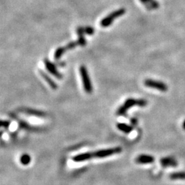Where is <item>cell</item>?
Masks as SVG:
<instances>
[{
    "label": "cell",
    "instance_id": "1",
    "mask_svg": "<svg viewBox=\"0 0 185 185\" xmlns=\"http://www.w3.org/2000/svg\"><path fill=\"white\" fill-rule=\"evenodd\" d=\"M147 104V101L144 99H134V98H128L126 99L122 106H121L118 108V110L117 111V115L119 116L124 115L128 111V110L133 107V106H140V107H144V106H146Z\"/></svg>",
    "mask_w": 185,
    "mask_h": 185
},
{
    "label": "cell",
    "instance_id": "2",
    "mask_svg": "<svg viewBox=\"0 0 185 185\" xmlns=\"http://www.w3.org/2000/svg\"><path fill=\"white\" fill-rule=\"evenodd\" d=\"M122 152V148L121 147H116L113 148L100 149V150L95 151V152H90L91 156L92 158H106L108 156H113L114 154H119Z\"/></svg>",
    "mask_w": 185,
    "mask_h": 185
},
{
    "label": "cell",
    "instance_id": "3",
    "mask_svg": "<svg viewBox=\"0 0 185 185\" xmlns=\"http://www.w3.org/2000/svg\"><path fill=\"white\" fill-rule=\"evenodd\" d=\"M126 13V9L125 8H120L117 10H115L113 12H111L110 15H108L107 17H105L101 21L100 25L103 28H107L108 26H110L113 24V21L115 19L118 18V17H121L123 15Z\"/></svg>",
    "mask_w": 185,
    "mask_h": 185
},
{
    "label": "cell",
    "instance_id": "4",
    "mask_svg": "<svg viewBox=\"0 0 185 185\" xmlns=\"http://www.w3.org/2000/svg\"><path fill=\"white\" fill-rule=\"evenodd\" d=\"M80 74L82 80L84 89L87 93H91L92 91V86L88 71H87L85 66H80Z\"/></svg>",
    "mask_w": 185,
    "mask_h": 185
},
{
    "label": "cell",
    "instance_id": "5",
    "mask_svg": "<svg viewBox=\"0 0 185 185\" xmlns=\"http://www.w3.org/2000/svg\"><path fill=\"white\" fill-rule=\"evenodd\" d=\"M144 84L149 88H154V89L158 90L162 92H166L168 90V86L166 84L161 81L155 80L146 79L144 81Z\"/></svg>",
    "mask_w": 185,
    "mask_h": 185
},
{
    "label": "cell",
    "instance_id": "6",
    "mask_svg": "<svg viewBox=\"0 0 185 185\" xmlns=\"http://www.w3.org/2000/svg\"><path fill=\"white\" fill-rule=\"evenodd\" d=\"M43 61L44 63H45L46 69H47V70L51 74H52L54 77L58 78V79H62V78H63V75L58 72L56 65H55L54 63H52L51 61H49L47 58L44 59Z\"/></svg>",
    "mask_w": 185,
    "mask_h": 185
},
{
    "label": "cell",
    "instance_id": "7",
    "mask_svg": "<svg viewBox=\"0 0 185 185\" xmlns=\"http://www.w3.org/2000/svg\"><path fill=\"white\" fill-rule=\"evenodd\" d=\"M154 161H155L154 157L146 154H140L135 159V162L138 164H149V163H154Z\"/></svg>",
    "mask_w": 185,
    "mask_h": 185
},
{
    "label": "cell",
    "instance_id": "8",
    "mask_svg": "<svg viewBox=\"0 0 185 185\" xmlns=\"http://www.w3.org/2000/svg\"><path fill=\"white\" fill-rule=\"evenodd\" d=\"M140 1L149 10L158 9L160 6L159 3L156 0H140Z\"/></svg>",
    "mask_w": 185,
    "mask_h": 185
},
{
    "label": "cell",
    "instance_id": "9",
    "mask_svg": "<svg viewBox=\"0 0 185 185\" xmlns=\"http://www.w3.org/2000/svg\"><path fill=\"white\" fill-rule=\"evenodd\" d=\"M92 158L91 156V153L90 152H86L83 153V154H79L78 155L74 156V157L72 158V160L75 162H77V163H79V162H84L88 161V160H90Z\"/></svg>",
    "mask_w": 185,
    "mask_h": 185
},
{
    "label": "cell",
    "instance_id": "10",
    "mask_svg": "<svg viewBox=\"0 0 185 185\" xmlns=\"http://www.w3.org/2000/svg\"><path fill=\"white\" fill-rule=\"evenodd\" d=\"M161 163L163 167H177L178 162L173 158L165 157L161 158Z\"/></svg>",
    "mask_w": 185,
    "mask_h": 185
},
{
    "label": "cell",
    "instance_id": "11",
    "mask_svg": "<svg viewBox=\"0 0 185 185\" xmlns=\"http://www.w3.org/2000/svg\"><path fill=\"white\" fill-rule=\"evenodd\" d=\"M39 74H40L41 76H42V78H43L47 82L48 84L49 85V86H51V88H52V89L54 90H56L57 88H58V86H57V84H56V82L53 80L51 78L49 77L48 75L46 74L45 72H44L43 70H39Z\"/></svg>",
    "mask_w": 185,
    "mask_h": 185
},
{
    "label": "cell",
    "instance_id": "12",
    "mask_svg": "<svg viewBox=\"0 0 185 185\" xmlns=\"http://www.w3.org/2000/svg\"><path fill=\"white\" fill-rule=\"evenodd\" d=\"M21 111L24 112L25 113L29 114V115H34V116H36L39 117H46V113L44 112L37 111L35 109H32V108H22Z\"/></svg>",
    "mask_w": 185,
    "mask_h": 185
},
{
    "label": "cell",
    "instance_id": "13",
    "mask_svg": "<svg viewBox=\"0 0 185 185\" xmlns=\"http://www.w3.org/2000/svg\"><path fill=\"white\" fill-rule=\"evenodd\" d=\"M117 128L120 130L124 132V133H126V134H129V133H130L133 130L132 126L128 125V124H124V123H119V124H117Z\"/></svg>",
    "mask_w": 185,
    "mask_h": 185
},
{
    "label": "cell",
    "instance_id": "14",
    "mask_svg": "<svg viewBox=\"0 0 185 185\" xmlns=\"http://www.w3.org/2000/svg\"><path fill=\"white\" fill-rule=\"evenodd\" d=\"M171 180H185V172L184 171H179V172H174V173L171 174L169 176Z\"/></svg>",
    "mask_w": 185,
    "mask_h": 185
},
{
    "label": "cell",
    "instance_id": "15",
    "mask_svg": "<svg viewBox=\"0 0 185 185\" xmlns=\"http://www.w3.org/2000/svg\"><path fill=\"white\" fill-rule=\"evenodd\" d=\"M76 32H77L78 35V41L79 42V44L80 46H85L86 45V41L84 38V34H83L78 28L76 30Z\"/></svg>",
    "mask_w": 185,
    "mask_h": 185
},
{
    "label": "cell",
    "instance_id": "16",
    "mask_svg": "<svg viewBox=\"0 0 185 185\" xmlns=\"http://www.w3.org/2000/svg\"><path fill=\"white\" fill-rule=\"evenodd\" d=\"M66 51H67V50H66L65 47H60L57 48L56 51L54 52V58L57 60H59Z\"/></svg>",
    "mask_w": 185,
    "mask_h": 185
},
{
    "label": "cell",
    "instance_id": "17",
    "mask_svg": "<svg viewBox=\"0 0 185 185\" xmlns=\"http://www.w3.org/2000/svg\"><path fill=\"white\" fill-rule=\"evenodd\" d=\"M79 29L82 32L83 34H86L88 35H92L94 34L95 30L91 26H85V27H79Z\"/></svg>",
    "mask_w": 185,
    "mask_h": 185
},
{
    "label": "cell",
    "instance_id": "18",
    "mask_svg": "<svg viewBox=\"0 0 185 185\" xmlns=\"http://www.w3.org/2000/svg\"><path fill=\"white\" fill-rule=\"evenodd\" d=\"M30 161H31V158L28 154H25L21 156L20 162L22 165H28L30 163Z\"/></svg>",
    "mask_w": 185,
    "mask_h": 185
},
{
    "label": "cell",
    "instance_id": "19",
    "mask_svg": "<svg viewBox=\"0 0 185 185\" xmlns=\"http://www.w3.org/2000/svg\"><path fill=\"white\" fill-rule=\"evenodd\" d=\"M78 45H80V44H79V42H78L77 41H72V42L69 43L67 45L65 46V47L66 50L68 51V50H71V49H74V48L77 47V46H78Z\"/></svg>",
    "mask_w": 185,
    "mask_h": 185
},
{
    "label": "cell",
    "instance_id": "20",
    "mask_svg": "<svg viewBox=\"0 0 185 185\" xmlns=\"http://www.w3.org/2000/svg\"><path fill=\"white\" fill-rule=\"evenodd\" d=\"M10 122H8V121H4V120H2L1 122V127L4 128H8L10 126Z\"/></svg>",
    "mask_w": 185,
    "mask_h": 185
},
{
    "label": "cell",
    "instance_id": "21",
    "mask_svg": "<svg viewBox=\"0 0 185 185\" xmlns=\"http://www.w3.org/2000/svg\"><path fill=\"white\" fill-rule=\"evenodd\" d=\"M182 128H183V129H184L185 130V120H184V122H183V124H182Z\"/></svg>",
    "mask_w": 185,
    "mask_h": 185
}]
</instances>
